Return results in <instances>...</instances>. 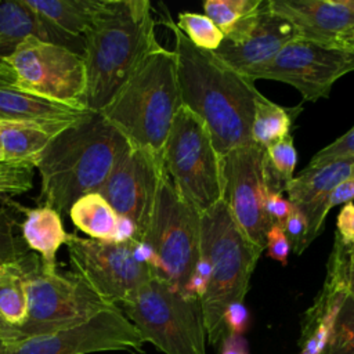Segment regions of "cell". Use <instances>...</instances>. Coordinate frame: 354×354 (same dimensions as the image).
Returning a JSON list of instances; mask_svg holds the SVG:
<instances>
[{"label":"cell","instance_id":"cell-32","mask_svg":"<svg viewBox=\"0 0 354 354\" xmlns=\"http://www.w3.org/2000/svg\"><path fill=\"white\" fill-rule=\"evenodd\" d=\"M11 205H0V263L19 261L30 253L22 236L17 234L18 217Z\"/></svg>","mask_w":354,"mask_h":354},{"label":"cell","instance_id":"cell-9","mask_svg":"<svg viewBox=\"0 0 354 354\" xmlns=\"http://www.w3.org/2000/svg\"><path fill=\"white\" fill-rule=\"evenodd\" d=\"M199 216L165 174L142 242L148 243L156 256L153 275L180 292L201 257Z\"/></svg>","mask_w":354,"mask_h":354},{"label":"cell","instance_id":"cell-17","mask_svg":"<svg viewBox=\"0 0 354 354\" xmlns=\"http://www.w3.org/2000/svg\"><path fill=\"white\" fill-rule=\"evenodd\" d=\"M351 176L354 158H344L321 166H307L288 183V201L307 218V246L321 234L329 213L326 203L330 192Z\"/></svg>","mask_w":354,"mask_h":354},{"label":"cell","instance_id":"cell-36","mask_svg":"<svg viewBox=\"0 0 354 354\" xmlns=\"http://www.w3.org/2000/svg\"><path fill=\"white\" fill-rule=\"evenodd\" d=\"M282 228L290 242V248H293V252L296 254H301L307 248L308 224L306 216L296 206H293Z\"/></svg>","mask_w":354,"mask_h":354},{"label":"cell","instance_id":"cell-42","mask_svg":"<svg viewBox=\"0 0 354 354\" xmlns=\"http://www.w3.org/2000/svg\"><path fill=\"white\" fill-rule=\"evenodd\" d=\"M336 47H342L354 53V25L339 35L336 40Z\"/></svg>","mask_w":354,"mask_h":354},{"label":"cell","instance_id":"cell-1","mask_svg":"<svg viewBox=\"0 0 354 354\" xmlns=\"http://www.w3.org/2000/svg\"><path fill=\"white\" fill-rule=\"evenodd\" d=\"M162 24L174 36L181 104L206 124L218 156L250 144L254 104L261 95L254 82L223 62L213 51L194 46L167 10Z\"/></svg>","mask_w":354,"mask_h":354},{"label":"cell","instance_id":"cell-26","mask_svg":"<svg viewBox=\"0 0 354 354\" xmlns=\"http://www.w3.org/2000/svg\"><path fill=\"white\" fill-rule=\"evenodd\" d=\"M19 261L0 263V322L12 329L21 326L28 314L26 281Z\"/></svg>","mask_w":354,"mask_h":354},{"label":"cell","instance_id":"cell-7","mask_svg":"<svg viewBox=\"0 0 354 354\" xmlns=\"http://www.w3.org/2000/svg\"><path fill=\"white\" fill-rule=\"evenodd\" d=\"M19 264L26 281L28 314L25 322L12 329V340L50 335L76 326L115 306L98 296L73 271H43L40 257L35 252L26 254Z\"/></svg>","mask_w":354,"mask_h":354},{"label":"cell","instance_id":"cell-38","mask_svg":"<svg viewBox=\"0 0 354 354\" xmlns=\"http://www.w3.org/2000/svg\"><path fill=\"white\" fill-rule=\"evenodd\" d=\"M293 205L278 192H268L266 201V212L272 221V224L283 225L285 220L288 218L289 213L292 212Z\"/></svg>","mask_w":354,"mask_h":354},{"label":"cell","instance_id":"cell-21","mask_svg":"<svg viewBox=\"0 0 354 354\" xmlns=\"http://www.w3.org/2000/svg\"><path fill=\"white\" fill-rule=\"evenodd\" d=\"M346 293L339 275L326 268L324 285L303 317L299 354H321L324 351Z\"/></svg>","mask_w":354,"mask_h":354},{"label":"cell","instance_id":"cell-15","mask_svg":"<svg viewBox=\"0 0 354 354\" xmlns=\"http://www.w3.org/2000/svg\"><path fill=\"white\" fill-rule=\"evenodd\" d=\"M166 174L160 155L130 147L97 191L120 216L130 220L142 241L151 223L158 191Z\"/></svg>","mask_w":354,"mask_h":354},{"label":"cell","instance_id":"cell-11","mask_svg":"<svg viewBox=\"0 0 354 354\" xmlns=\"http://www.w3.org/2000/svg\"><path fill=\"white\" fill-rule=\"evenodd\" d=\"M137 239L97 241L68 234L66 248L72 271L109 304L119 306L151 277L152 268L137 256Z\"/></svg>","mask_w":354,"mask_h":354},{"label":"cell","instance_id":"cell-13","mask_svg":"<svg viewBox=\"0 0 354 354\" xmlns=\"http://www.w3.org/2000/svg\"><path fill=\"white\" fill-rule=\"evenodd\" d=\"M144 340L119 306L102 310L76 326L43 336L7 342L0 354H90L130 351L144 354Z\"/></svg>","mask_w":354,"mask_h":354},{"label":"cell","instance_id":"cell-5","mask_svg":"<svg viewBox=\"0 0 354 354\" xmlns=\"http://www.w3.org/2000/svg\"><path fill=\"white\" fill-rule=\"evenodd\" d=\"M201 256L212 266V275L201 299L207 342L220 347L228 336L225 313L243 303L250 278L263 249L241 230L221 199L199 216Z\"/></svg>","mask_w":354,"mask_h":354},{"label":"cell","instance_id":"cell-19","mask_svg":"<svg viewBox=\"0 0 354 354\" xmlns=\"http://www.w3.org/2000/svg\"><path fill=\"white\" fill-rule=\"evenodd\" d=\"M274 12L288 19L300 39L336 47L342 32L354 25V12L340 0H270Z\"/></svg>","mask_w":354,"mask_h":354},{"label":"cell","instance_id":"cell-20","mask_svg":"<svg viewBox=\"0 0 354 354\" xmlns=\"http://www.w3.org/2000/svg\"><path fill=\"white\" fill-rule=\"evenodd\" d=\"M29 36L65 47L83 57L84 39L69 37L58 32L29 8L25 0L0 1V59L11 54Z\"/></svg>","mask_w":354,"mask_h":354},{"label":"cell","instance_id":"cell-25","mask_svg":"<svg viewBox=\"0 0 354 354\" xmlns=\"http://www.w3.org/2000/svg\"><path fill=\"white\" fill-rule=\"evenodd\" d=\"M61 131L26 123L0 122V149L4 160L28 162L33 166Z\"/></svg>","mask_w":354,"mask_h":354},{"label":"cell","instance_id":"cell-44","mask_svg":"<svg viewBox=\"0 0 354 354\" xmlns=\"http://www.w3.org/2000/svg\"><path fill=\"white\" fill-rule=\"evenodd\" d=\"M12 340V328L7 326L6 324L0 322V348L7 343Z\"/></svg>","mask_w":354,"mask_h":354},{"label":"cell","instance_id":"cell-3","mask_svg":"<svg viewBox=\"0 0 354 354\" xmlns=\"http://www.w3.org/2000/svg\"><path fill=\"white\" fill-rule=\"evenodd\" d=\"M159 46L148 0H102L84 35V106L100 112Z\"/></svg>","mask_w":354,"mask_h":354},{"label":"cell","instance_id":"cell-12","mask_svg":"<svg viewBox=\"0 0 354 354\" xmlns=\"http://www.w3.org/2000/svg\"><path fill=\"white\" fill-rule=\"evenodd\" d=\"M353 71V51L296 39L245 76L253 82L267 79L290 84L301 94L303 101L315 102L328 98L335 82Z\"/></svg>","mask_w":354,"mask_h":354},{"label":"cell","instance_id":"cell-30","mask_svg":"<svg viewBox=\"0 0 354 354\" xmlns=\"http://www.w3.org/2000/svg\"><path fill=\"white\" fill-rule=\"evenodd\" d=\"M176 25L194 46L202 50L214 51L224 39L221 30L202 14L180 12Z\"/></svg>","mask_w":354,"mask_h":354},{"label":"cell","instance_id":"cell-33","mask_svg":"<svg viewBox=\"0 0 354 354\" xmlns=\"http://www.w3.org/2000/svg\"><path fill=\"white\" fill-rule=\"evenodd\" d=\"M35 166L28 162H0V195H19L33 187Z\"/></svg>","mask_w":354,"mask_h":354},{"label":"cell","instance_id":"cell-6","mask_svg":"<svg viewBox=\"0 0 354 354\" xmlns=\"http://www.w3.org/2000/svg\"><path fill=\"white\" fill-rule=\"evenodd\" d=\"M144 343L165 354H207L199 299L184 296L158 277H151L119 304Z\"/></svg>","mask_w":354,"mask_h":354},{"label":"cell","instance_id":"cell-24","mask_svg":"<svg viewBox=\"0 0 354 354\" xmlns=\"http://www.w3.org/2000/svg\"><path fill=\"white\" fill-rule=\"evenodd\" d=\"M25 3L58 32L84 39L102 0H25Z\"/></svg>","mask_w":354,"mask_h":354},{"label":"cell","instance_id":"cell-8","mask_svg":"<svg viewBox=\"0 0 354 354\" xmlns=\"http://www.w3.org/2000/svg\"><path fill=\"white\" fill-rule=\"evenodd\" d=\"M162 160L176 191L199 214L221 201V158L206 124L184 105L173 119Z\"/></svg>","mask_w":354,"mask_h":354},{"label":"cell","instance_id":"cell-28","mask_svg":"<svg viewBox=\"0 0 354 354\" xmlns=\"http://www.w3.org/2000/svg\"><path fill=\"white\" fill-rule=\"evenodd\" d=\"M297 152L292 136L277 141L264 149V174L268 192L282 194L293 178Z\"/></svg>","mask_w":354,"mask_h":354},{"label":"cell","instance_id":"cell-37","mask_svg":"<svg viewBox=\"0 0 354 354\" xmlns=\"http://www.w3.org/2000/svg\"><path fill=\"white\" fill-rule=\"evenodd\" d=\"M266 249L268 257L286 266L288 256L290 253V242L279 224H272L266 236Z\"/></svg>","mask_w":354,"mask_h":354},{"label":"cell","instance_id":"cell-22","mask_svg":"<svg viewBox=\"0 0 354 354\" xmlns=\"http://www.w3.org/2000/svg\"><path fill=\"white\" fill-rule=\"evenodd\" d=\"M69 216L75 227L91 239L109 242L137 239L134 224L120 217L98 192H91L77 199L72 205Z\"/></svg>","mask_w":354,"mask_h":354},{"label":"cell","instance_id":"cell-4","mask_svg":"<svg viewBox=\"0 0 354 354\" xmlns=\"http://www.w3.org/2000/svg\"><path fill=\"white\" fill-rule=\"evenodd\" d=\"M181 105L176 54L159 46L142 59L100 113L131 147L162 156Z\"/></svg>","mask_w":354,"mask_h":354},{"label":"cell","instance_id":"cell-39","mask_svg":"<svg viewBox=\"0 0 354 354\" xmlns=\"http://www.w3.org/2000/svg\"><path fill=\"white\" fill-rule=\"evenodd\" d=\"M336 236L344 243H354V202L344 203L336 217Z\"/></svg>","mask_w":354,"mask_h":354},{"label":"cell","instance_id":"cell-29","mask_svg":"<svg viewBox=\"0 0 354 354\" xmlns=\"http://www.w3.org/2000/svg\"><path fill=\"white\" fill-rule=\"evenodd\" d=\"M263 0H206L203 3L205 15L225 36L234 26L252 14Z\"/></svg>","mask_w":354,"mask_h":354},{"label":"cell","instance_id":"cell-18","mask_svg":"<svg viewBox=\"0 0 354 354\" xmlns=\"http://www.w3.org/2000/svg\"><path fill=\"white\" fill-rule=\"evenodd\" d=\"M91 113L84 106L68 105L24 91L0 73V122L26 123L62 131Z\"/></svg>","mask_w":354,"mask_h":354},{"label":"cell","instance_id":"cell-46","mask_svg":"<svg viewBox=\"0 0 354 354\" xmlns=\"http://www.w3.org/2000/svg\"><path fill=\"white\" fill-rule=\"evenodd\" d=\"M4 160V156H3V152H1V149H0V162H3Z\"/></svg>","mask_w":354,"mask_h":354},{"label":"cell","instance_id":"cell-31","mask_svg":"<svg viewBox=\"0 0 354 354\" xmlns=\"http://www.w3.org/2000/svg\"><path fill=\"white\" fill-rule=\"evenodd\" d=\"M321 354H354V299L346 293Z\"/></svg>","mask_w":354,"mask_h":354},{"label":"cell","instance_id":"cell-23","mask_svg":"<svg viewBox=\"0 0 354 354\" xmlns=\"http://www.w3.org/2000/svg\"><path fill=\"white\" fill-rule=\"evenodd\" d=\"M18 207L25 217L21 224V236L30 252L40 253L43 271H57V253L65 245L68 232L64 230L61 216L48 206Z\"/></svg>","mask_w":354,"mask_h":354},{"label":"cell","instance_id":"cell-45","mask_svg":"<svg viewBox=\"0 0 354 354\" xmlns=\"http://www.w3.org/2000/svg\"><path fill=\"white\" fill-rule=\"evenodd\" d=\"M340 3L347 7L351 12H354V0H340Z\"/></svg>","mask_w":354,"mask_h":354},{"label":"cell","instance_id":"cell-27","mask_svg":"<svg viewBox=\"0 0 354 354\" xmlns=\"http://www.w3.org/2000/svg\"><path fill=\"white\" fill-rule=\"evenodd\" d=\"M292 111L281 106L263 94L256 100L252 123V142L263 149L290 134Z\"/></svg>","mask_w":354,"mask_h":354},{"label":"cell","instance_id":"cell-35","mask_svg":"<svg viewBox=\"0 0 354 354\" xmlns=\"http://www.w3.org/2000/svg\"><path fill=\"white\" fill-rule=\"evenodd\" d=\"M344 158H354V126L333 142L319 149L311 158L308 166H321Z\"/></svg>","mask_w":354,"mask_h":354},{"label":"cell","instance_id":"cell-40","mask_svg":"<svg viewBox=\"0 0 354 354\" xmlns=\"http://www.w3.org/2000/svg\"><path fill=\"white\" fill-rule=\"evenodd\" d=\"M246 322H248V311H246L243 303L232 304L227 310V313H225V325H227L230 333L241 335L242 330L246 326Z\"/></svg>","mask_w":354,"mask_h":354},{"label":"cell","instance_id":"cell-34","mask_svg":"<svg viewBox=\"0 0 354 354\" xmlns=\"http://www.w3.org/2000/svg\"><path fill=\"white\" fill-rule=\"evenodd\" d=\"M328 264L337 271L344 290L354 299V243H344L335 235Z\"/></svg>","mask_w":354,"mask_h":354},{"label":"cell","instance_id":"cell-41","mask_svg":"<svg viewBox=\"0 0 354 354\" xmlns=\"http://www.w3.org/2000/svg\"><path fill=\"white\" fill-rule=\"evenodd\" d=\"M220 354H248L246 342L238 333H228L220 344Z\"/></svg>","mask_w":354,"mask_h":354},{"label":"cell","instance_id":"cell-16","mask_svg":"<svg viewBox=\"0 0 354 354\" xmlns=\"http://www.w3.org/2000/svg\"><path fill=\"white\" fill-rule=\"evenodd\" d=\"M300 39L295 26L274 12L270 0L241 19L224 36L214 55L242 75L274 58L288 43Z\"/></svg>","mask_w":354,"mask_h":354},{"label":"cell","instance_id":"cell-43","mask_svg":"<svg viewBox=\"0 0 354 354\" xmlns=\"http://www.w3.org/2000/svg\"><path fill=\"white\" fill-rule=\"evenodd\" d=\"M192 274H195V275H198V277H201V278H203V279H206L209 282L210 281V275H212V266H210V263L205 257L201 256L198 259L196 264H195V270H194Z\"/></svg>","mask_w":354,"mask_h":354},{"label":"cell","instance_id":"cell-2","mask_svg":"<svg viewBox=\"0 0 354 354\" xmlns=\"http://www.w3.org/2000/svg\"><path fill=\"white\" fill-rule=\"evenodd\" d=\"M130 147L100 112L64 129L35 165L41 178L39 206L69 213L77 199L102 187Z\"/></svg>","mask_w":354,"mask_h":354},{"label":"cell","instance_id":"cell-14","mask_svg":"<svg viewBox=\"0 0 354 354\" xmlns=\"http://www.w3.org/2000/svg\"><path fill=\"white\" fill-rule=\"evenodd\" d=\"M221 199L235 221L256 246L266 249L272 225L266 201L268 188L264 174V149L250 142L231 149L221 158Z\"/></svg>","mask_w":354,"mask_h":354},{"label":"cell","instance_id":"cell-10","mask_svg":"<svg viewBox=\"0 0 354 354\" xmlns=\"http://www.w3.org/2000/svg\"><path fill=\"white\" fill-rule=\"evenodd\" d=\"M0 73L30 94L84 106V59L65 47L29 36L0 59Z\"/></svg>","mask_w":354,"mask_h":354}]
</instances>
